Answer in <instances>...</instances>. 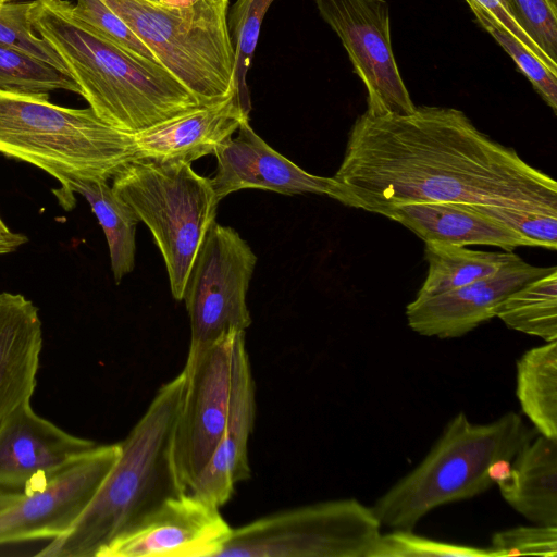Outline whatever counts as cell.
I'll use <instances>...</instances> for the list:
<instances>
[{"label": "cell", "instance_id": "6da1fadb", "mask_svg": "<svg viewBox=\"0 0 557 557\" xmlns=\"http://www.w3.org/2000/svg\"><path fill=\"white\" fill-rule=\"evenodd\" d=\"M334 178L348 207L381 214L410 203L504 206L557 215V183L479 131L460 110L361 114Z\"/></svg>", "mask_w": 557, "mask_h": 557}, {"label": "cell", "instance_id": "7a4b0ae2", "mask_svg": "<svg viewBox=\"0 0 557 557\" xmlns=\"http://www.w3.org/2000/svg\"><path fill=\"white\" fill-rule=\"evenodd\" d=\"M28 18L109 125L136 134L202 107L161 64L126 52L79 18L72 2L30 1Z\"/></svg>", "mask_w": 557, "mask_h": 557}, {"label": "cell", "instance_id": "3957f363", "mask_svg": "<svg viewBox=\"0 0 557 557\" xmlns=\"http://www.w3.org/2000/svg\"><path fill=\"white\" fill-rule=\"evenodd\" d=\"M186 386L184 370L164 383L120 443L121 454L94 499L65 534L37 556L100 557L185 492L173 460L174 432Z\"/></svg>", "mask_w": 557, "mask_h": 557}, {"label": "cell", "instance_id": "277c9868", "mask_svg": "<svg viewBox=\"0 0 557 557\" xmlns=\"http://www.w3.org/2000/svg\"><path fill=\"white\" fill-rule=\"evenodd\" d=\"M0 153L29 163L60 183L53 189L70 210L75 181L112 178L136 159L133 134L102 121L89 107L49 101L48 94L0 90Z\"/></svg>", "mask_w": 557, "mask_h": 557}, {"label": "cell", "instance_id": "5b68a950", "mask_svg": "<svg viewBox=\"0 0 557 557\" xmlns=\"http://www.w3.org/2000/svg\"><path fill=\"white\" fill-rule=\"evenodd\" d=\"M531 440L522 418L508 412L475 424L458 412L425 458L371 507L382 525L412 530L431 510L491 488L488 467L516 456Z\"/></svg>", "mask_w": 557, "mask_h": 557}, {"label": "cell", "instance_id": "8992f818", "mask_svg": "<svg viewBox=\"0 0 557 557\" xmlns=\"http://www.w3.org/2000/svg\"><path fill=\"white\" fill-rule=\"evenodd\" d=\"M202 106L237 92L228 0H101Z\"/></svg>", "mask_w": 557, "mask_h": 557}, {"label": "cell", "instance_id": "52a82bcc", "mask_svg": "<svg viewBox=\"0 0 557 557\" xmlns=\"http://www.w3.org/2000/svg\"><path fill=\"white\" fill-rule=\"evenodd\" d=\"M112 188L152 234L168 272L172 296L183 300L200 246L220 202L211 180L190 163L135 159L113 177Z\"/></svg>", "mask_w": 557, "mask_h": 557}, {"label": "cell", "instance_id": "ba28073f", "mask_svg": "<svg viewBox=\"0 0 557 557\" xmlns=\"http://www.w3.org/2000/svg\"><path fill=\"white\" fill-rule=\"evenodd\" d=\"M381 527L355 498L327 500L232 529L218 557H369Z\"/></svg>", "mask_w": 557, "mask_h": 557}, {"label": "cell", "instance_id": "9c48e42d", "mask_svg": "<svg viewBox=\"0 0 557 557\" xmlns=\"http://www.w3.org/2000/svg\"><path fill=\"white\" fill-rule=\"evenodd\" d=\"M256 264L257 256L233 227L216 222L210 226L183 296L190 320L189 349L250 326L246 298Z\"/></svg>", "mask_w": 557, "mask_h": 557}, {"label": "cell", "instance_id": "30bf717a", "mask_svg": "<svg viewBox=\"0 0 557 557\" xmlns=\"http://www.w3.org/2000/svg\"><path fill=\"white\" fill-rule=\"evenodd\" d=\"M121 454L120 443L97 445L40 478L0 513V545L55 539L89 506Z\"/></svg>", "mask_w": 557, "mask_h": 557}, {"label": "cell", "instance_id": "8fae6325", "mask_svg": "<svg viewBox=\"0 0 557 557\" xmlns=\"http://www.w3.org/2000/svg\"><path fill=\"white\" fill-rule=\"evenodd\" d=\"M236 334L188 350L183 369L185 393L173 440L175 470L187 492L208 465L225 430Z\"/></svg>", "mask_w": 557, "mask_h": 557}, {"label": "cell", "instance_id": "7c38bea8", "mask_svg": "<svg viewBox=\"0 0 557 557\" xmlns=\"http://www.w3.org/2000/svg\"><path fill=\"white\" fill-rule=\"evenodd\" d=\"M341 39L367 89V113L408 114L416 108L397 66L385 0H314Z\"/></svg>", "mask_w": 557, "mask_h": 557}, {"label": "cell", "instance_id": "4fadbf2b", "mask_svg": "<svg viewBox=\"0 0 557 557\" xmlns=\"http://www.w3.org/2000/svg\"><path fill=\"white\" fill-rule=\"evenodd\" d=\"M219 508L185 492L100 557H218L232 533Z\"/></svg>", "mask_w": 557, "mask_h": 557}, {"label": "cell", "instance_id": "5bb4252c", "mask_svg": "<svg viewBox=\"0 0 557 557\" xmlns=\"http://www.w3.org/2000/svg\"><path fill=\"white\" fill-rule=\"evenodd\" d=\"M237 132L213 153L218 165L210 180L219 201L237 190L263 189L290 196L325 195L347 206L346 190L338 181L310 174L296 165L257 135L249 120Z\"/></svg>", "mask_w": 557, "mask_h": 557}, {"label": "cell", "instance_id": "9a60e30c", "mask_svg": "<svg viewBox=\"0 0 557 557\" xmlns=\"http://www.w3.org/2000/svg\"><path fill=\"white\" fill-rule=\"evenodd\" d=\"M555 267H535L520 257L494 274L454 290L416 298L406 308L408 325L418 334L440 338L460 337L496 317L499 305L523 285Z\"/></svg>", "mask_w": 557, "mask_h": 557}, {"label": "cell", "instance_id": "2e32d148", "mask_svg": "<svg viewBox=\"0 0 557 557\" xmlns=\"http://www.w3.org/2000/svg\"><path fill=\"white\" fill-rule=\"evenodd\" d=\"M96 446L40 417L26 400L0 424V488L24 492Z\"/></svg>", "mask_w": 557, "mask_h": 557}, {"label": "cell", "instance_id": "e0dca14e", "mask_svg": "<svg viewBox=\"0 0 557 557\" xmlns=\"http://www.w3.org/2000/svg\"><path fill=\"white\" fill-rule=\"evenodd\" d=\"M256 417L255 384L246 350L245 332L236 334L227 421L223 436L206 468L188 492L218 507L233 495L235 485L250 476L248 441Z\"/></svg>", "mask_w": 557, "mask_h": 557}, {"label": "cell", "instance_id": "ac0fdd59", "mask_svg": "<svg viewBox=\"0 0 557 557\" xmlns=\"http://www.w3.org/2000/svg\"><path fill=\"white\" fill-rule=\"evenodd\" d=\"M249 120L234 92L226 100L202 106L133 134L136 159L190 163L215 149Z\"/></svg>", "mask_w": 557, "mask_h": 557}, {"label": "cell", "instance_id": "d6986e66", "mask_svg": "<svg viewBox=\"0 0 557 557\" xmlns=\"http://www.w3.org/2000/svg\"><path fill=\"white\" fill-rule=\"evenodd\" d=\"M38 308L22 294L0 292V424L30 400L42 349Z\"/></svg>", "mask_w": 557, "mask_h": 557}, {"label": "cell", "instance_id": "ffe728a7", "mask_svg": "<svg viewBox=\"0 0 557 557\" xmlns=\"http://www.w3.org/2000/svg\"><path fill=\"white\" fill-rule=\"evenodd\" d=\"M381 215L403 224L424 242L488 245L507 251L520 246L539 247L535 242L467 203H410L388 208Z\"/></svg>", "mask_w": 557, "mask_h": 557}, {"label": "cell", "instance_id": "44dd1931", "mask_svg": "<svg viewBox=\"0 0 557 557\" xmlns=\"http://www.w3.org/2000/svg\"><path fill=\"white\" fill-rule=\"evenodd\" d=\"M503 498L534 524L557 525V438L539 434L511 460Z\"/></svg>", "mask_w": 557, "mask_h": 557}, {"label": "cell", "instance_id": "7402d4cb", "mask_svg": "<svg viewBox=\"0 0 557 557\" xmlns=\"http://www.w3.org/2000/svg\"><path fill=\"white\" fill-rule=\"evenodd\" d=\"M70 197L79 194L89 203L108 243L111 270L116 284L135 267L136 226L140 222L134 210L119 197L108 181H75Z\"/></svg>", "mask_w": 557, "mask_h": 557}, {"label": "cell", "instance_id": "603a6c76", "mask_svg": "<svg viewBox=\"0 0 557 557\" xmlns=\"http://www.w3.org/2000/svg\"><path fill=\"white\" fill-rule=\"evenodd\" d=\"M516 395L539 434L557 438V341L527 350L516 364Z\"/></svg>", "mask_w": 557, "mask_h": 557}, {"label": "cell", "instance_id": "cb8c5ba5", "mask_svg": "<svg viewBox=\"0 0 557 557\" xmlns=\"http://www.w3.org/2000/svg\"><path fill=\"white\" fill-rule=\"evenodd\" d=\"M519 256L468 249L465 246L425 242L426 277L417 298L444 294L490 276Z\"/></svg>", "mask_w": 557, "mask_h": 557}, {"label": "cell", "instance_id": "d4e9b609", "mask_svg": "<svg viewBox=\"0 0 557 557\" xmlns=\"http://www.w3.org/2000/svg\"><path fill=\"white\" fill-rule=\"evenodd\" d=\"M496 317L512 330L557 341V268L511 293Z\"/></svg>", "mask_w": 557, "mask_h": 557}, {"label": "cell", "instance_id": "484cf974", "mask_svg": "<svg viewBox=\"0 0 557 557\" xmlns=\"http://www.w3.org/2000/svg\"><path fill=\"white\" fill-rule=\"evenodd\" d=\"M0 90L29 94L67 90L81 94L70 75L23 51L1 44Z\"/></svg>", "mask_w": 557, "mask_h": 557}, {"label": "cell", "instance_id": "4316f807", "mask_svg": "<svg viewBox=\"0 0 557 557\" xmlns=\"http://www.w3.org/2000/svg\"><path fill=\"white\" fill-rule=\"evenodd\" d=\"M274 0H237L231 10L228 29L235 51V87L238 100L250 112L246 75L257 47L262 21Z\"/></svg>", "mask_w": 557, "mask_h": 557}, {"label": "cell", "instance_id": "83f0119b", "mask_svg": "<svg viewBox=\"0 0 557 557\" xmlns=\"http://www.w3.org/2000/svg\"><path fill=\"white\" fill-rule=\"evenodd\" d=\"M478 23L510 55L519 70L532 84L542 99L557 112V72L548 69L533 52L525 48L517 38L503 28L491 15L468 4Z\"/></svg>", "mask_w": 557, "mask_h": 557}, {"label": "cell", "instance_id": "f1b7e54d", "mask_svg": "<svg viewBox=\"0 0 557 557\" xmlns=\"http://www.w3.org/2000/svg\"><path fill=\"white\" fill-rule=\"evenodd\" d=\"M29 8L30 2L0 4V44L23 51L70 75L57 51L36 33L30 24Z\"/></svg>", "mask_w": 557, "mask_h": 557}, {"label": "cell", "instance_id": "f546056e", "mask_svg": "<svg viewBox=\"0 0 557 557\" xmlns=\"http://www.w3.org/2000/svg\"><path fill=\"white\" fill-rule=\"evenodd\" d=\"M494 557L490 548L448 544L411 532L395 530L380 534L369 557Z\"/></svg>", "mask_w": 557, "mask_h": 557}, {"label": "cell", "instance_id": "4dcf8cb0", "mask_svg": "<svg viewBox=\"0 0 557 557\" xmlns=\"http://www.w3.org/2000/svg\"><path fill=\"white\" fill-rule=\"evenodd\" d=\"M73 11L121 49L160 64L151 49L101 0H76Z\"/></svg>", "mask_w": 557, "mask_h": 557}, {"label": "cell", "instance_id": "1f68e13d", "mask_svg": "<svg viewBox=\"0 0 557 557\" xmlns=\"http://www.w3.org/2000/svg\"><path fill=\"white\" fill-rule=\"evenodd\" d=\"M482 214L535 242L539 247L557 248V215L504 206L471 205Z\"/></svg>", "mask_w": 557, "mask_h": 557}, {"label": "cell", "instance_id": "d6a6232c", "mask_svg": "<svg viewBox=\"0 0 557 557\" xmlns=\"http://www.w3.org/2000/svg\"><path fill=\"white\" fill-rule=\"evenodd\" d=\"M494 557L534 555L557 556V525L517 527L492 536L488 547Z\"/></svg>", "mask_w": 557, "mask_h": 557}, {"label": "cell", "instance_id": "836d02e7", "mask_svg": "<svg viewBox=\"0 0 557 557\" xmlns=\"http://www.w3.org/2000/svg\"><path fill=\"white\" fill-rule=\"evenodd\" d=\"M520 25L557 64V0H509Z\"/></svg>", "mask_w": 557, "mask_h": 557}, {"label": "cell", "instance_id": "e575fe53", "mask_svg": "<svg viewBox=\"0 0 557 557\" xmlns=\"http://www.w3.org/2000/svg\"><path fill=\"white\" fill-rule=\"evenodd\" d=\"M487 12L503 28L533 52L548 69L557 72V64L550 61L531 36L518 22L509 0H465Z\"/></svg>", "mask_w": 557, "mask_h": 557}, {"label": "cell", "instance_id": "d590c367", "mask_svg": "<svg viewBox=\"0 0 557 557\" xmlns=\"http://www.w3.org/2000/svg\"><path fill=\"white\" fill-rule=\"evenodd\" d=\"M27 236L22 233H11L0 236V256L11 253L27 243Z\"/></svg>", "mask_w": 557, "mask_h": 557}, {"label": "cell", "instance_id": "8d00e7d4", "mask_svg": "<svg viewBox=\"0 0 557 557\" xmlns=\"http://www.w3.org/2000/svg\"><path fill=\"white\" fill-rule=\"evenodd\" d=\"M23 494V492L0 488V513L17 503Z\"/></svg>", "mask_w": 557, "mask_h": 557}, {"label": "cell", "instance_id": "74e56055", "mask_svg": "<svg viewBox=\"0 0 557 557\" xmlns=\"http://www.w3.org/2000/svg\"><path fill=\"white\" fill-rule=\"evenodd\" d=\"M11 233L13 232L10 230V227L7 225V223L0 215V236L10 235Z\"/></svg>", "mask_w": 557, "mask_h": 557}, {"label": "cell", "instance_id": "f35d334b", "mask_svg": "<svg viewBox=\"0 0 557 557\" xmlns=\"http://www.w3.org/2000/svg\"><path fill=\"white\" fill-rule=\"evenodd\" d=\"M151 1H159L164 3H183L191 0H151Z\"/></svg>", "mask_w": 557, "mask_h": 557}, {"label": "cell", "instance_id": "ab89813d", "mask_svg": "<svg viewBox=\"0 0 557 557\" xmlns=\"http://www.w3.org/2000/svg\"><path fill=\"white\" fill-rule=\"evenodd\" d=\"M12 0H0V4L1 3H5V2H11Z\"/></svg>", "mask_w": 557, "mask_h": 557}]
</instances>
